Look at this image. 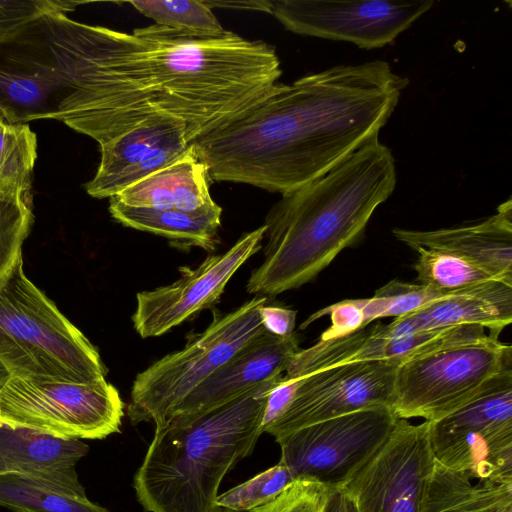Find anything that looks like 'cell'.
Segmentation results:
<instances>
[{
	"instance_id": "cell-13",
	"label": "cell",
	"mask_w": 512,
	"mask_h": 512,
	"mask_svg": "<svg viewBox=\"0 0 512 512\" xmlns=\"http://www.w3.org/2000/svg\"><path fill=\"white\" fill-rule=\"evenodd\" d=\"M399 365L393 361L352 362L300 378L288 408L264 432L276 440L299 428L358 410L390 408Z\"/></svg>"
},
{
	"instance_id": "cell-31",
	"label": "cell",
	"mask_w": 512,
	"mask_h": 512,
	"mask_svg": "<svg viewBox=\"0 0 512 512\" xmlns=\"http://www.w3.org/2000/svg\"><path fill=\"white\" fill-rule=\"evenodd\" d=\"M296 480L283 463L257 474L253 478L217 496V506L236 512L250 510L267 504Z\"/></svg>"
},
{
	"instance_id": "cell-6",
	"label": "cell",
	"mask_w": 512,
	"mask_h": 512,
	"mask_svg": "<svg viewBox=\"0 0 512 512\" xmlns=\"http://www.w3.org/2000/svg\"><path fill=\"white\" fill-rule=\"evenodd\" d=\"M269 297L255 295L234 311L214 312L213 320L186 345L140 372L132 385L127 414L133 424L165 426L185 398L240 349L266 332L259 309Z\"/></svg>"
},
{
	"instance_id": "cell-10",
	"label": "cell",
	"mask_w": 512,
	"mask_h": 512,
	"mask_svg": "<svg viewBox=\"0 0 512 512\" xmlns=\"http://www.w3.org/2000/svg\"><path fill=\"white\" fill-rule=\"evenodd\" d=\"M430 423L398 418L381 446L343 483L358 512H426L434 455Z\"/></svg>"
},
{
	"instance_id": "cell-28",
	"label": "cell",
	"mask_w": 512,
	"mask_h": 512,
	"mask_svg": "<svg viewBox=\"0 0 512 512\" xmlns=\"http://www.w3.org/2000/svg\"><path fill=\"white\" fill-rule=\"evenodd\" d=\"M412 249L418 254L413 269L419 284L451 293L496 280L484 270L455 255L423 247Z\"/></svg>"
},
{
	"instance_id": "cell-2",
	"label": "cell",
	"mask_w": 512,
	"mask_h": 512,
	"mask_svg": "<svg viewBox=\"0 0 512 512\" xmlns=\"http://www.w3.org/2000/svg\"><path fill=\"white\" fill-rule=\"evenodd\" d=\"M408 83L384 60L336 65L275 83L190 144L210 181L285 194L378 138Z\"/></svg>"
},
{
	"instance_id": "cell-19",
	"label": "cell",
	"mask_w": 512,
	"mask_h": 512,
	"mask_svg": "<svg viewBox=\"0 0 512 512\" xmlns=\"http://www.w3.org/2000/svg\"><path fill=\"white\" fill-rule=\"evenodd\" d=\"M88 450L80 439L0 423V475H23L87 498L75 465Z\"/></svg>"
},
{
	"instance_id": "cell-1",
	"label": "cell",
	"mask_w": 512,
	"mask_h": 512,
	"mask_svg": "<svg viewBox=\"0 0 512 512\" xmlns=\"http://www.w3.org/2000/svg\"><path fill=\"white\" fill-rule=\"evenodd\" d=\"M61 84L57 120L100 145L158 115L191 142L255 101L282 74L275 49L231 31L217 37L152 25L125 33L55 12L38 23Z\"/></svg>"
},
{
	"instance_id": "cell-8",
	"label": "cell",
	"mask_w": 512,
	"mask_h": 512,
	"mask_svg": "<svg viewBox=\"0 0 512 512\" xmlns=\"http://www.w3.org/2000/svg\"><path fill=\"white\" fill-rule=\"evenodd\" d=\"M429 423L439 464L479 481H512V365L463 406Z\"/></svg>"
},
{
	"instance_id": "cell-11",
	"label": "cell",
	"mask_w": 512,
	"mask_h": 512,
	"mask_svg": "<svg viewBox=\"0 0 512 512\" xmlns=\"http://www.w3.org/2000/svg\"><path fill=\"white\" fill-rule=\"evenodd\" d=\"M398 418L375 407L317 422L278 439L281 459L295 479L343 484L386 440Z\"/></svg>"
},
{
	"instance_id": "cell-26",
	"label": "cell",
	"mask_w": 512,
	"mask_h": 512,
	"mask_svg": "<svg viewBox=\"0 0 512 512\" xmlns=\"http://www.w3.org/2000/svg\"><path fill=\"white\" fill-rule=\"evenodd\" d=\"M32 222L31 190L0 186V281L22 260Z\"/></svg>"
},
{
	"instance_id": "cell-35",
	"label": "cell",
	"mask_w": 512,
	"mask_h": 512,
	"mask_svg": "<svg viewBox=\"0 0 512 512\" xmlns=\"http://www.w3.org/2000/svg\"><path fill=\"white\" fill-rule=\"evenodd\" d=\"M261 323L264 329L278 337L293 335L297 312L285 307L263 305L259 309Z\"/></svg>"
},
{
	"instance_id": "cell-21",
	"label": "cell",
	"mask_w": 512,
	"mask_h": 512,
	"mask_svg": "<svg viewBox=\"0 0 512 512\" xmlns=\"http://www.w3.org/2000/svg\"><path fill=\"white\" fill-rule=\"evenodd\" d=\"M60 93L59 78L46 55L0 57V110L6 121L46 120L56 109Z\"/></svg>"
},
{
	"instance_id": "cell-38",
	"label": "cell",
	"mask_w": 512,
	"mask_h": 512,
	"mask_svg": "<svg viewBox=\"0 0 512 512\" xmlns=\"http://www.w3.org/2000/svg\"><path fill=\"white\" fill-rule=\"evenodd\" d=\"M13 377L12 372L8 369V367L3 363L0 359V390L4 387V385Z\"/></svg>"
},
{
	"instance_id": "cell-34",
	"label": "cell",
	"mask_w": 512,
	"mask_h": 512,
	"mask_svg": "<svg viewBox=\"0 0 512 512\" xmlns=\"http://www.w3.org/2000/svg\"><path fill=\"white\" fill-rule=\"evenodd\" d=\"M298 384V379H289L283 375L278 383L272 388L268 394L264 409L262 432H264L286 411L295 394Z\"/></svg>"
},
{
	"instance_id": "cell-32",
	"label": "cell",
	"mask_w": 512,
	"mask_h": 512,
	"mask_svg": "<svg viewBox=\"0 0 512 512\" xmlns=\"http://www.w3.org/2000/svg\"><path fill=\"white\" fill-rule=\"evenodd\" d=\"M79 4L60 0H0V45L16 41L44 16L71 12Z\"/></svg>"
},
{
	"instance_id": "cell-15",
	"label": "cell",
	"mask_w": 512,
	"mask_h": 512,
	"mask_svg": "<svg viewBox=\"0 0 512 512\" xmlns=\"http://www.w3.org/2000/svg\"><path fill=\"white\" fill-rule=\"evenodd\" d=\"M487 336L482 326L462 325L405 337H389L381 331L380 323H376L342 337L319 339L314 345L300 349L291 359L284 377L300 379L352 362L393 361L402 364L428 353L477 342Z\"/></svg>"
},
{
	"instance_id": "cell-36",
	"label": "cell",
	"mask_w": 512,
	"mask_h": 512,
	"mask_svg": "<svg viewBox=\"0 0 512 512\" xmlns=\"http://www.w3.org/2000/svg\"><path fill=\"white\" fill-rule=\"evenodd\" d=\"M209 8H227L237 10H248L265 12L270 14L271 2L269 0L252 1H224V0H203Z\"/></svg>"
},
{
	"instance_id": "cell-18",
	"label": "cell",
	"mask_w": 512,
	"mask_h": 512,
	"mask_svg": "<svg viewBox=\"0 0 512 512\" xmlns=\"http://www.w3.org/2000/svg\"><path fill=\"white\" fill-rule=\"evenodd\" d=\"M512 322V285L491 280L436 299L388 324L380 323L389 337L462 325H478L500 332Z\"/></svg>"
},
{
	"instance_id": "cell-30",
	"label": "cell",
	"mask_w": 512,
	"mask_h": 512,
	"mask_svg": "<svg viewBox=\"0 0 512 512\" xmlns=\"http://www.w3.org/2000/svg\"><path fill=\"white\" fill-rule=\"evenodd\" d=\"M451 293L395 279L377 289L372 297L357 301L368 326L380 318L401 317Z\"/></svg>"
},
{
	"instance_id": "cell-27",
	"label": "cell",
	"mask_w": 512,
	"mask_h": 512,
	"mask_svg": "<svg viewBox=\"0 0 512 512\" xmlns=\"http://www.w3.org/2000/svg\"><path fill=\"white\" fill-rule=\"evenodd\" d=\"M128 3L156 25L179 32L209 37L227 32L203 0H137Z\"/></svg>"
},
{
	"instance_id": "cell-37",
	"label": "cell",
	"mask_w": 512,
	"mask_h": 512,
	"mask_svg": "<svg viewBox=\"0 0 512 512\" xmlns=\"http://www.w3.org/2000/svg\"><path fill=\"white\" fill-rule=\"evenodd\" d=\"M324 512H358L353 499L342 488L336 487Z\"/></svg>"
},
{
	"instance_id": "cell-5",
	"label": "cell",
	"mask_w": 512,
	"mask_h": 512,
	"mask_svg": "<svg viewBox=\"0 0 512 512\" xmlns=\"http://www.w3.org/2000/svg\"><path fill=\"white\" fill-rule=\"evenodd\" d=\"M0 359L13 376L92 383L105 378L97 349L25 275L0 281Z\"/></svg>"
},
{
	"instance_id": "cell-39",
	"label": "cell",
	"mask_w": 512,
	"mask_h": 512,
	"mask_svg": "<svg viewBox=\"0 0 512 512\" xmlns=\"http://www.w3.org/2000/svg\"><path fill=\"white\" fill-rule=\"evenodd\" d=\"M0 120H6L1 110H0Z\"/></svg>"
},
{
	"instance_id": "cell-7",
	"label": "cell",
	"mask_w": 512,
	"mask_h": 512,
	"mask_svg": "<svg viewBox=\"0 0 512 512\" xmlns=\"http://www.w3.org/2000/svg\"><path fill=\"white\" fill-rule=\"evenodd\" d=\"M512 365V346L489 332L480 341L408 360L396 370L390 409L397 418L433 422L472 399Z\"/></svg>"
},
{
	"instance_id": "cell-17",
	"label": "cell",
	"mask_w": 512,
	"mask_h": 512,
	"mask_svg": "<svg viewBox=\"0 0 512 512\" xmlns=\"http://www.w3.org/2000/svg\"><path fill=\"white\" fill-rule=\"evenodd\" d=\"M394 237L410 248L423 247L462 258L512 285V200L478 222L436 230L394 228Z\"/></svg>"
},
{
	"instance_id": "cell-23",
	"label": "cell",
	"mask_w": 512,
	"mask_h": 512,
	"mask_svg": "<svg viewBox=\"0 0 512 512\" xmlns=\"http://www.w3.org/2000/svg\"><path fill=\"white\" fill-rule=\"evenodd\" d=\"M181 130L187 132L186 125L176 118L152 116L100 145V163L94 177L85 184L86 192L94 198H109L111 186L125 170Z\"/></svg>"
},
{
	"instance_id": "cell-4",
	"label": "cell",
	"mask_w": 512,
	"mask_h": 512,
	"mask_svg": "<svg viewBox=\"0 0 512 512\" xmlns=\"http://www.w3.org/2000/svg\"><path fill=\"white\" fill-rule=\"evenodd\" d=\"M283 375L185 421L155 429L134 489L148 512H221L224 476L250 455L262 432L268 394Z\"/></svg>"
},
{
	"instance_id": "cell-40",
	"label": "cell",
	"mask_w": 512,
	"mask_h": 512,
	"mask_svg": "<svg viewBox=\"0 0 512 512\" xmlns=\"http://www.w3.org/2000/svg\"><path fill=\"white\" fill-rule=\"evenodd\" d=\"M221 512H236V511H232V510H229V509L222 508Z\"/></svg>"
},
{
	"instance_id": "cell-14",
	"label": "cell",
	"mask_w": 512,
	"mask_h": 512,
	"mask_svg": "<svg viewBox=\"0 0 512 512\" xmlns=\"http://www.w3.org/2000/svg\"><path fill=\"white\" fill-rule=\"evenodd\" d=\"M265 226L243 234L222 254L208 256L198 267H180L175 282L142 291L136 296L132 315L135 331L142 337L160 336L219 301L236 271L262 248Z\"/></svg>"
},
{
	"instance_id": "cell-29",
	"label": "cell",
	"mask_w": 512,
	"mask_h": 512,
	"mask_svg": "<svg viewBox=\"0 0 512 512\" xmlns=\"http://www.w3.org/2000/svg\"><path fill=\"white\" fill-rule=\"evenodd\" d=\"M37 136L28 123L0 120V186L32 188Z\"/></svg>"
},
{
	"instance_id": "cell-9",
	"label": "cell",
	"mask_w": 512,
	"mask_h": 512,
	"mask_svg": "<svg viewBox=\"0 0 512 512\" xmlns=\"http://www.w3.org/2000/svg\"><path fill=\"white\" fill-rule=\"evenodd\" d=\"M124 403L106 379L92 383L13 376L0 390V423L61 438L103 439L119 432Z\"/></svg>"
},
{
	"instance_id": "cell-20",
	"label": "cell",
	"mask_w": 512,
	"mask_h": 512,
	"mask_svg": "<svg viewBox=\"0 0 512 512\" xmlns=\"http://www.w3.org/2000/svg\"><path fill=\"white\" fill-rule=\"evenodd\" d=\"M209 182L208 170L190 144L176 161L110 198L131 207L194 213L216 204Z\"/></svg>"
},
{
	"instance_id": "cell-24",
	"label": "cell",
	"mask_w": 512,
	"mask_h": 512,
	"mask_svg": "<svg viewBox=\"0 0 512 512\" xmlns=\"http://www.w3.org/2000/svg\"><path fill=\"white\" fill-rule=\"evenodd\" d=\"M426 512H512V481H479L435 460Z\"/></svg>"
},
{
	"instance_id": "cell-16",
	"label": "cell",
	"mask_w": 512,
	"mask_h": 512,
	"mask_svg": "<svg viewBox=\"0 0 512 512\" xmlns=\"http://www.w3.org/2000/svg\"><path fill=\"white\" fill-rule=\"evenodd\" d=\"M299 344L297 333L284 338L266 331L198 385L175 410L169 422L192 419L283 375L301 349Z\"/></svg>"
},
{
	"instance_id": "cell-25",
	"label": "cell",
	"mask_w": 512,
	"mask_h": 512,
	"mask_svg": "<svg viewBox=\"0 0 512 512\" xmlns=\"http://www.w3.org/2000/svg\"><path fill=\"white\" fill-rule=\"evenodd\" d=\"M0 506L14 512H109L88 498L18 474L0 475Z\"/></svg>"
},
{
	"instance_id": "cell-12",
	"label": "cell",
	"mask_w": 512,
	"mask_h": 512,
	"mask_svg": "<svg viewBox=\"0 0 512 512\" xmlns=\"http://www.w3.org/2000/svg\"><path fill=\"white\" fill-rule=\"evenodd\" d=\"M270 14L295 34L381 48L429 11L433 0H272Z\"/></svg>"
},
{
	"instance_id": "cell-33",
	"label": "cell",
	"mask_w": 512,
	"mask_h": 512,
	"mask_svg": "<svg viewBox=\"0 0 512 512\" xmlns=\"http://www.w3.org/2000/svg\"><path fill=\"white\" fill-rule=\"evenodd\" d=\"M334 489L317 481L296 479L272 501L249 512H324Z\"/></svg>"
},
{
	"instance_id": "cell-22",
	"label": "cell",
	"mask_w": 512,
	"mask_h": 512,
	"mask_svg": "<svg viewBox=\"0 0 512 512\" xmlns=\"http://www.w3.org/2000/svg\"><path fill=\"white\" fill-rule=\"evenodd\" d=\"M109 212L126 227L157 234L181 245L213 251L219 241L222 208L217 203L187 213L176 209L131 207L109 198Z\"/></svg>"
},
{
	"instance_id": "cell-3",
	"label": "cell",
	"mask_w": 512,
	"mask_h": 512,
	"mask_svg": "<svg viewBox=\"0 0 512 512\" xmlns=\"http://www.w3.org/2000/svg\"><path fill=\"white\" fill-rule=\"evenodd\" d=\"M396 183L392 151L376 138L326 174L282 194L265 218L263 262L251 272L246 291L274 297L312 281L360 241Z\"/></svg>"
}]
</instances>
